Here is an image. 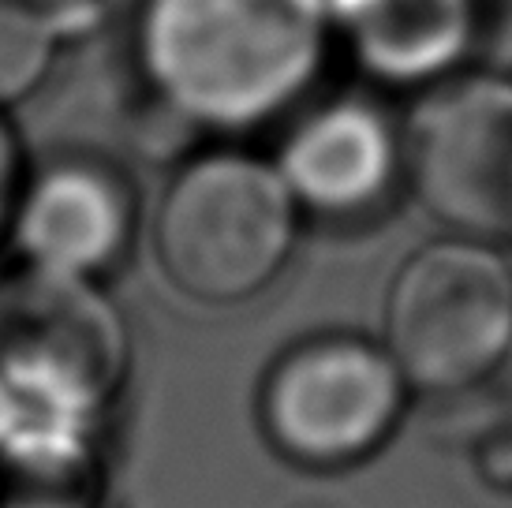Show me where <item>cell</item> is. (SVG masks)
<instances>
[{"label":"cell","mask_w":512,"mask_h":508,"mask_svg":"<svg viewBox=\"0 0 512 508\" xmlns=\"http://www.w3.org/2000/svg\"><path fill=\"white\" fill-rule=\"evenodd\" d=\"M326 34V0H146L139 60L180 120L243 131L311 86Z\"/></svg>","instance_id":"obj_1"},{"label":"cell","mask_w":512,"mask_h":508,"mask_svg":"<svg viewBox=\"0 0 512 508\" xmlns=\"http://www.w3.org/2000/svg\"><path fill=\"white\" fill-rule=\"evenodd\" d=\"M120 367V325L86 281L30 269L0 299V452L19 464L60 456Z\"/></svg>","instance_id":"obj_2"},{"label":"cell","mask_w":512,"mask_h":508,"mask_svg":"<svg viewBox=\"0 0 512 508\" xmlns=\"http://www.w3.org/2000/svg\"><path fill=\"white\" fill-rule=\"evenodd\" d=\"M299 240V202L277 165L217 150L187 161L154 221L157 262L184 296L243 303L270 288Z\"/></svg>","instance_id":"obj_3"},{"label":"cell","mask_w":512,"mask_h":508,"mask_svg":"<svg viewBox=\"0 0 512 508\" xmlns=\"http://www.w3.org/2000/svg\"><path fill=\"white\" fill-rule=\"evenodd\" d=\"M385 348L419 393H464L512 355V266L453 236L400 266L385 299Z\"/></svg>","instance_id":"obj_4"},{"label":"cell","mask_w":512,"mask_h":508,"mask_svg":"<svg viewBox=\"0 0 512 508\" xmlns=\"http://www.w3.org/2000/svg\"><path fill=\"white\" fill-rule=\"evenodd\" d=\"M408 389L389 348L344 333L303 340L266 374L262 430L296 464H356L397 430Z\"/></svg>","instance_id":"obj_5"},{"label":"cell","mask_w":512,"mask_h":508,"mask_svg":"<svg viewBox=\"0 0 512 508\" xmlns=\"http://www.w3.org/2000/svg\"><path fill=\"white\" fill-rule=\"evenodd\" d=\"M404 169L434 221L468 236L512 240V83L456 79L423 98L404 131Z\"/></svg>","instance_id":"obj_6"},{"label":"cell","mask_w":512,"mask_h":508,"mask_svg":"<svg viewBox=\"0 0 512 508\" xmlns=\"http://www.w3.org/2000/svg\"><path fill=\"white\" fill-rule=\"evenodd\" d=\"M12 236L34 273L90 281L131 247L135 198L128 180L94 161H57L19 195Z\"/></svg>","instance_id":"obj_7"},{"label":"cell","mask_w":512,"mask_h":508,"mask_svg":"<svg viewBox=\"0 0 512 508\" xmlns=\"http://www.w3.org/2000/svg\"><path fill=\"white\" fill-rule=\"evenodd\" d=\"M277 169L299 206L356 217L393 187L404 169V139L370 101H333L296 124Z\"/></svg>","instance_id":"obj_8"},{"label":"cell","mask_w":512,"mask_h":508,"mask_svg":"<svg viewBox=\"0 0 512 508\" xmlns=\"http://www.w3.org/2000/svg\"><path fill=\"white\" fill-rule=\"evenodd\" d=\"M367 64L385 75H427L460 49L456 0H348Z\"/></svg>","instance_id":"obj_9"},{"label":"cell","mask_w":512,"mask_h":508,"mask_svg":"<svg viewBox=\"0 0 512 508\" xmlns=\"http://www.w3.org/2000/svg\"><path fill=\"white\" fill-rule=\"evenodd\" d=\"M60 27L38 0H0V105L23 101L57 60Z\"/></svg>","instance_id":"obj_10"},{"label":"cell","mask_w":512,"mask_h":508,"mask_svg":"<svg viewBox=\"0 0 512 508\" xmlns=\"http://www.w3.org/2000/svg\"><path fill=\"white\" fill-rule=\"evenodd\" d=\"M15 202H19V150L8 124L0 120V228L12 225Z\"/></svg>","instance_id":"obj_11"}]
</instances>
